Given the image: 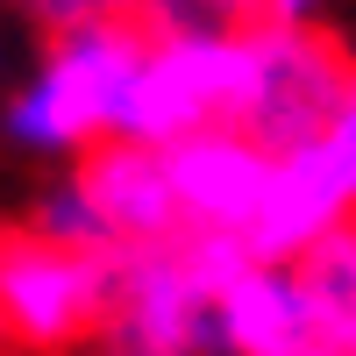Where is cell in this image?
I'll return each mask as SVG.
<instances>
[{
	"instance_id": "obj_1",
	"label": "cell",
	"mask_w": 356,
	"mask_h": 356,
	"mask_svg": "<svg viewBox=\"0 0 356 356\" xmlns=\"http://www.w3.org/2000/svg\"><path fill=\"white\" fill-rule=\"evenodd\" d=\"M150 36L136 22H86L65 29L43 72L8 100V129L29 150H100L129 122V93L143 79Z\"/></svg>"
},
{
	"instance_id": "obj_14",
	"label": "cell",
	"mask_w": 356,
	"mask_h": 356,
	"mask_svg": "<svg viewBox=\"0 0 356 356\" xmlns=\"http://www.w3.org/2000/svg\"><path fill=\"white\" fill-rule=\"evenodd\" d=\"M43 22H57V36L65 29H86V22H129L136 0H29Z\"/></svg>"
},
{
	"instance_id": "obj_10",
	"label": "cell",
	"mask_w": 356,
	"mask_h": 356,
	"mask_svg": "<svg viewBox=\"0 0 356 356\" xmlns=\"http://www.w3.org/2000/svg\"><path fill=\"white\" fill-rule=\"evenodd\" d=\"M292 278L307 292V314H314L321 342L335 356H356V228L342 221L328 243H314L300 264H292Z\"/></svg>"
},
{
	"instance_id": "obj_4",
	"label": "cell",
	"mask_w": 356,
	"mask_h": 356,
	"mask_svg": "<svg viewBox=\"0 0 356 356\" xmlns=\"http://www.w3.org/2000/svg\"><path fill=\"white\" fill-rule=\"evenodd\" d=\"M114 300V257L57 250L36 235H8L0 243V335L22 349H65L86 328L107 321Z\"/></svg>"
},
{
	"instance_id": "obj_3",
	"label": "cell",
	"mask_w": 356,
	"mask_h": 356,
	"mask_svg": "<svg viewBox=\"0 0 356 356\" xmlns=\"http://www.w3.org/2000/svg\"><path fill=\"white\" fill-rule=\"evenodd\" d=\"M250 50H257V100H250L243 136L264 157L314 150L328 136V122L342 114V100L356 93L342 50L321 43L314 29H278V22L250 29Z\"/></svg>"
},
{
	"instance_id": "obj_7",
	"label": "cell",
	"mask_w": 356,
	"mask_h": 356,
	"mask_svg": "<svg viewBox=\"0 0 356 356\" xmlns=\"http://www.w3.org/2000/svg\"><path fill=\"white\" fill-rule=\"evenodd\" d=\"M349 214V193L342 178L328 171V157L314 150H292V157H271V178H264V207L250 221V257L257 264H300L314 243H328Z\"/></svg>"
},
{
	"instance_id": "obj_12",
	"label": "cell",
	"mask_w": 356,
	"mask_h": 356,
	"mask_svg": "<svg viewBox=\"0 0 356 356\" xmlns=\"http://www.w3.org/2000/svg\"><path fill=\"white\" fill-rule=\"evenodd\" d=\"M36 243H57V250H86V257H114V235H107V221H100V207L79 193V178L72 186H57L43 207H36Z\"/></svg>"
},
{
	"instance_id": "obj_9",
	"label": "cell",
	"mask_w": 356,
	"mask_h": 356,
	"mask_svg": "<svg viewBox=\"0 0 356 356\" xmlns=\"http://www.w3.org/2000/svg\"><path fill=\"white\" fill-rule=\"evenodd\" d=\"M214 335L228 356H335L307 314V292L292 278V264H257L214 307Z\"/></svg>"
},
{
	"instance_id": "obj_11",
	"label": "cell",
	"mask_w": 356,
	"mask_h": 356,
	"mask_svg": "<svg viewBox=\"0 0 356 356\" xmlns=\"http://www.w3.org/2000/svg\"><path fill=\"white\" fill-rule=\"evenodd\" d=\"M143 8V36L150 43H186V36H243V22L250 15V0H136Z\"/></svg>"
},
{
	"instance_id": "obj_2",
	"label": "cell",
	"mask_w": 356,
	"mask_h": 356,
	"mask_svg": "<svg viewBox=\"0 0 356 356\" xmlns=\"http://www.w3.org/2000/svg\"><path fill=\"white\" fill-rule=\"evenodd\" d=\"M257 100V50L250 36H186V43H150L143 79L129 93V122L114 143L171 150L207 129H243Z\"/></svg>"
},
{
	"instance_id": "obj_6",
	"label": "cell",
	"mask_w": 356,
	"mask_h": 356,
	"mask_svg": "<svg viewBox=\"0 0 356 356\" xmlns=\"http://www.w3.org/2000/svg\"><path fill=\"white\" fill-rule=\"evenodd\" d=\"M164 171H171V200H178L186 235H250L257 207H264L271 157L243 129H207V136L171 143Z\"/></svg>"
},
{
	"instance_id": "obj_8",
	"label": "cell",
	"mask_w": 356,
	"mask_h": 356,
	"mask_svg": "<svg viewBox=\"0 0 356 356\" xmlns=\"http://www.w3.org/2000/svg\"><path fill=\"white\" fill-rule=\"evenodd\" d=\"M79 193L100 207L114 250H157V243H178V235H186L178 200H171L164 150H143V143H100V150L86 157Z\"/></svg>"
},
{
	"instance_id": "obj_5",
	"label": "cell",
	"mask_w": 356,
	"mask_h": 356,
	"mask_svg": "<svg viewBox=\"0 0 356 356\" xmlns=\"http://www.w3.org/2000/svg\"><path fill=\"white\" fill-rule=\"evenodd\" d=\"M107 321L122 335V356H193L221 349L214 335V300L186 278L178 243L157 250H114V300Z\"/></svg>"
},
{
	"instance_id": "obj_15",
	"label": "cell",
	"mask_w": 356,
	"mask_h": 356,
	"mask_svg": "<svg viewBox=\"0 0 356 356\" xmlns=\"http://www.w3.org/2000/svg\"><path fill=\"white\" fill-rule=\"evenodd\" d=\"M264 15H271L278 29H307L321 15V0H264Z\"/></svg>"
},
{
	"instance_id": "obj_13",
	"label": "cell",
	"mask_w": 356,
	"mask_h": 356,
	"mask_svg": "<svg viewBox=\"0 0 356 356\" xmlns=\"http://www.w3.org/2000/svg\"><path fill=\"white\" fill-rule=\"evenodd\" d=\"M321 157H328V171L342 178V193H349V207H356V93L342 100V114L328 122V136H321Z\"/></svg>"
}]
</instances>
